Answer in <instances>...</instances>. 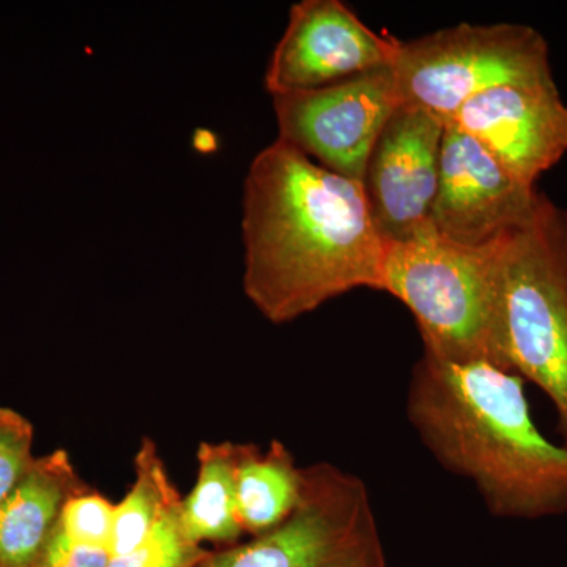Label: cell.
I'll return each instance as SVG.
<instances>
[{"label": "cell", "mask_w": 567, "mask_h": 567, "mask_svg": "<svg viewBox=\"0 0 567 567\" xmlns=\"http://www.w3.org/2000/svg\"><path fill=\"white\" fill-rule=\"evenodd\" d=\"M241 233L244 290L268 322H293L361 287L380 290L386 241L363 183L287 142L254 156Z\"/></svg>", "instance_id": "cell-1"}, {"label": "cell", "mask_w": 567, "mask_h": 567, "mask_svg": "<svg viewBox=\"0 0 567 567\" xmlns=\"http://www.w3.org/2000/svg\"><path fill=\"white\" fill-rule=\"evenodd\" d=\"M406 416L440 465L472 481L492 516L567 514V447L537 427L520 375L488 361L424 353L410 380Z\"/></svg>", "instance_id": "cell-2"}, {"label": "cell", "mask_w": 567, "mask_h": 567, "mask_svg": "<svg viewBox=\"0 0 567 567\" xmlns=\"http://www.w3.org/2000/svg\"><path fill=\"white\" fill-rule=\"evenodd\" d=\"M502 240L487 248H466L440 237L429 224L406 240L386 244L380 290L393 295L415 317L425 354L454 363L488 361L503 368Z\"/></svg>", "instance_id": "cell-3"}, {"label": "cell", "mask_w": 567, "mask_h": 567, "mask_svg": "<svg viewBox=\"0 0 567 567\" xmlns=\"http://www.w3.org/2000/svg\"><path fill=\"white\" fill-rule=\"evenodd\" d=\"M499 360L550 399L567 447V212L544 193L499 244Z\"/></svg>", "instance_id": "cell-4"}, {"label": "cell", "mask_w": 567, "mask_h": 567, "mask_svg": "<svg viewBox=\"0 0 567 567\" xmlns=\"http://www.w3.org/2000/svg\"><path fill=\"white\" fill-rule=\"evenodd\" d=\"M196 567H386L374 507L360 477L328 462L303 468L300 502L249 543L207 551Z\"/></svg>", "instance_id": "cell-5"}, {"label": "cell", "mask_w": 567, "mask_h": 567, "mask_svg": "<svg viewBox=\"0 0 567 567\" xmlns=\"http://www.w3.org/2000/svg\"><path fill=\"white\" fill-rule=\"evenodd\" d=\"M402 104L450 121L477 93L551 73L543 33L527 24H462L401 41L393 63Z\"/></svg>", "instance_id": "cell-6"}, {"label": "cell", "mask_w": 567, "mask_h": 567, "mask_svg": "<svg viewBox=\"0 0 567 567\" xmlns=\"http://www.w3.org/2000/svg\"><path fill=\"white\" fill-rule=\"evenodd\" d=\"M399 104L393 65L317 91L276 95L278 140L328 171L361 182L375 141Z\"/></svg>", "instance_id": "cell-7"}, {"label": "cell", "mask_w": 567, "mask_h": 567, "mask_svg": "<svg viewBox=\"0 0 567 567\" xmlns=\"http://www.w3.org/2000/svg\"><path fill=\"white\" fill-rule=\"evenodd\" d=\"M401 41L365 25L342 0H301L289 11L265 89L271 96L317 91L391 66Z\"/></svg>", "instance_id": "cell-8"}, {"label": "cell", "mask_w": 567, "mask_h": 567, "mask_svg": "<svg viewBox=\"0 0 567 567\" xmlns=\"http://www.w3.org/2000/svg\"><path fill=\"white\" fill-rule=\"evenodd\" d=\"M540 193L507 173L472 136L445 123L431 224L440 237L487 248L528 221Z\"/></svg>", "instance_id": "cell-9"}, {"label": "cell", "mask_w": 567, "mask_h": 567, "mask_svg": "<svg viewBox=\"0 0 567 567\" xmlns=\"http://www.w3.org/2000/svg\"><path fill=\"white\" fill-rule=\"evenodd\" d=\"M446 123L480 142L507 173L532 188L567 153V104L554 73L477 93Z\"/></svg>", "instance_id": "cell-10"}, {"label": "cell", "mask_w": 567, "mask_h": 567, "mask_svg": "<svg viewBox=\"0 0 567 567\" xmlns=\"http://www.w3.org/2000/svg\"><path fill=\"white\" fill-rule=\"evenodd\" d=\"M443 136L445 123L436 115L401 103L375 141L361 183L386 244L429 226Z\"/></svg>", "instance_id": "cell-11"}, {"label": "cell", "mask_w": 567, "mask_h": 567, "mask_svg": "<svg viewBox=\"0 0 567 567\" xmlns=\"http://www.w3.org/2000/svg\"><path fill=\"white\" fill-rule=\"evenodd\" d=\"M87 486L65 450L35 458L24 480L0 503V567H33L63 506Z\"/></svg>", "instance_id": "cell-12"}, {"label": "cell", "mask_w": 567, "mask_h": 567, "mask_svg": "<svg viewBox=\"0 0 567 567\" xmlns=\"http://www.w3.org/2000/svg\"><path fill=\"white\" fill-rule=\"evenodd\" d=\"M241 445L204 442L197 450V477L182 499V528L192 543L233 544L245 535L238 517L237 466Z\"/></svg>", "instance_id": "cell-13"}, {"label": "cell", "mask_w": 567, "mask_h": 567, "mask_svg": "<svg viewBox=\"0 0 567 567\" xmlns=\"http://www.w3.org/2000/svg\"><path fill=\"white\" fill-rule=\"evenodd\" d=\"M303 488V468H298L281 442L265 451L241 445L237 466V506L241 528L252 536L281 525L293 513Z\"/></svg>", "instance_id": "cell-14"}, {"label": "cell", "mask_w": 567, "mask_h": 567, "mask_svg": "<svg viewBox=\"0 0 567 567\" xmlns=\"http://www.w3.org/2000/svg\"><path fill=\"white\" fill-rule=\"evenodd\" d=\"M158 446L152 439H142L134 457V481L121 503H115L111 558L125 557L151 536L166 511L181 502Z\"/></svg>", "instance_id": "cell-15"}, {"label": "cell", "mask_w": 567, "mask_h": 567, "mask_svg": "<svg viewBox=\"0 0 567 567\" xmlns=\"http://www.w3.org/2000/svg\"><path fill=\"white\" fill-rule=\"evenodd\" d=\"M182 499L166 511L136 550L125 557L111 558L110 567H196L208 550L196 546L183 532Z\"/></svg>", "instance_id": "cell-16"}, {"label": "cell", "mask_w": 567, "mask_h": 567, "mask_svg": "<svg viewBox=\"0 0 567 567\" xmlns=\"http://www.w3.org/2000/svg\"><path fill=\"white\" fill-rule=\"evenodd\" d=\"M114 518L115 503L85 488L63 506L58 528L74 543L110 551Z\"/></svg>", "instance_id": "cell-17"}, {"label": "cell", "mask_w": 567, "mask_h": 567, "mask_svg": "<svg viewBox=\"0 0 567 567\" xmlns=\"http://www.w3.org/2000/svg\"><path fill=\"white\" fill-rule=\"evenodd\" d=\"M35 427L28 416L0 405V503L24 480L35 462Z\"/></svg>", "instance_id": "cell-18"}, {"label": "cell", "mask_w": 567, "mask_h": 567, "mask_svg": "<svg viewBox=\"0 0 567 567\" xmlns=\"http://www.w3.org/2000/svg\"><path fill=\"white\" fill-rule=\"evenodd\" d=\"M110 561L106 548L74 543L55 527L33 567H110Z\"/></svg>", "instance_id": "cell-19"}]
</instances>
